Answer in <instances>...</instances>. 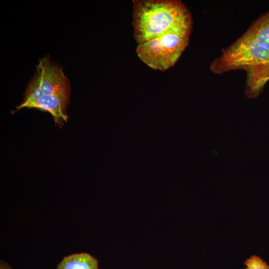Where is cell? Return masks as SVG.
Returning a JSON list of instances; mask_svg holds the SVG:
<instances>
[{"mask_svg":"<svg viewBox=\"0 0 269 269\" xmlns=\"http://www.w3.org/2000/svg\"><path fill=\"white\" fill-rule=\"evenodd\" d=\"M70 82L61 67L45 56L39 60L36 72L28 85L21 103L23 108H35L49 113L56 124L61 127L67 121L70 102Z\"/></svg>","mask_w":269,"mask_h":269,"instance_id":"1","label":"cell"},{"mask_svg":"<svg viewBox=\"0 0 269 269\" xmlns=\"http://www.w3.org/2000/svg\"><path fill=\"white\" fill-rule=\"evenodd\" d=\"M134 36L137 44L174 32L191 31V14L180 1L134 0Z\"/></svg>","mask_w":269,"mask_h":269,"instance_id":"2","label":"cell"},{"mask_svg":"<svg viewBox=\"0 0 269 269\" xmlns=\"http://www.w3.org/2000/svg\"><path fill=\"white\" fill-rule=\"evenodd\" d=\"M241 69L247 71L246 93L257 97L269 81V50L246 32L211 64L217 74Z\"/></svg>","mask_w":269,"mask_h":269,"instance_id":"3","label":"cell"},{"mask_svg":"<svg viewBox=\"0 0 269 269\" xmlns=\"http://www.w3.org/2000/svg\"><path fill=\"white\" fill-rule=\"evenodd\" d=\"M191 31L171 32L137 44L136 54L151 69L166 70L174 66L188 45Z\"/></svg>","mask_w":269,"mask_h":269,"instance_id":"4","label":"cell"},{"mask_svg":"<svg viewBox=\"0 0 269 269\" xmlns=\"http://www.w3.org/2000/svg\"><path fill=\"white\" fill-rule=\"evenodd\" d=\"M56 269H99L95 258L87 253L75 254L65 257Z\"/></svg>","mask_w":269,"mask_h":269,"instance_id":"5","label":"cell"},{"mask_svg":"<svg viewBox=\"0 0 269 269\" xmlns=\"http://www.w3.org/2000/svg\"><path fill=\"white\" fill-rule=\"evenodd\" d=\"M246 33L261 46L269 50V11L258 18Z\"/></svg>","mask_w":269,"mask_h":269,"instance_id":"6","label":"cell"},{"mask_svg":"<svg viewBox=\"0 0 269 269\" xmlns=\"http://www.w3.org/2000/svg\"><path fill=\"white\" fill-rule=\"evenodd\" d=\"M245 269H269V265L260 257L252 255L244 263Z\"/></svg>","mask_w":269,"mask_h":269,"instance_id":"7","label":"cell"},{"mask_svg":"<svg viewBox=\"0 0 269 269\" xmlns=\"http://www.w3.org/2000/svg\"><path fill=\"white\" fill-rule=\"evenodd\" d=\"M0 269H11V268L6 263L1 261L0 264Z\"/></svg>","mask_w":269,"mask_h":269,"instance_id":"8","label":"cell"}]
</instances>
